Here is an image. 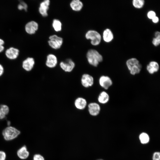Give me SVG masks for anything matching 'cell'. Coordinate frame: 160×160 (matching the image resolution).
Returning <instances> with one entry per match:
<instances>
[{"label": "cell", "mask_w": 160, "mask_h": 160, "mask_svg": "<svg viewBox=\"0 0 160 160\" xmlns=\"http://www.w3.org/2000/svg\"><path fill=\"white\" fill-rule=\"evenodd\" d=\"M35 64L34 59L32 57H28L23 61L22 67L25 71H30L33 69Z\"/></svg>", "instance_id": "cell-13"}, {"label": "cell", "mask_w": 160, "mask_h": 160, "mask_svg": "<svg viewBox=\"0 0 160 160\" xmlns=\"http://www.w3.org/2000/svg\"><path fill=\"white\" fill-rule=\"evenodd\" d=\"M50 1L49 0H45L41 2L39 8V12L40 14L43 17L48 16V11L49 8Z\"/></svg>", "instance_id": "cell-11"}, {"label": "cell", "mask_w": 160, "mask_h": 160, "mask_svg": "<svg viewBox=\"0 0 160 160\" xmlns=\"http://www.w3.org/2000/svg\"><path fill=\"white\" fill-rule=\"evenodd\" d=\"M52 26L56 32H59L61 31L62 24L61 21L58 19H54L53 20Z\"/></svg>", "instance_id": "cell-22"}, {"label": "cell", "mask_w": 160, "mask_h": 160, "mask_svg": "<svg viewBox=\"0 0 160 160\" xmlns=\"http://www.w3.org/2000/svg\"><path fill=\"white\" fill-rule=\"evenodd\" d=\"M6 116L0 110V119L2 120L4 119Z\"/></svg>", "instance_id": "cell-33"}, {"label": "cell", "mask_w": 160, "mask_h": 160, "mask_svg": "<svg viewBox=\"0 0 160 160\" xmlns=\"http://www.w3.org/2000/svg\"><path fill=\"white\" fill-rule=\"evenodd\" d=\"M82 85L84 87L87 88L92 87L94 83V79L93 76L87 73L83 74L81 79Z\"/></svg>", "instance_id": "cell-7"}, {"label": "cell", "mask_w": 160, "mask_h": 160, "mask_svg": "<svg viewBox=\"0 0 160 160\" xmlns=\"http://www.w3.org/2000/svg\"><path fill=\"white\" fill-rule=\"evenodd\" d=\"M4 72V68L3 66L0 63V77L3 74Z\"/></svg>", "instance_id": "cell-31"}, {"label": "cell", "mask_w": 160, "mask_h": 160, "mask_svg": "<svg viewBox=\"0 0 160 160\" xmlns=\"http://www.w3.org/2000/svg\"><path fill=\"white\" fill-rule=\"evenodd\" d=\"M27 4L24 1H20V3L17 5V8L20 10H24L27 11L28 9Z\"/></svg>", "instance_id": "cell-24"}, {"label": "cell", "mask_w": 160, "mask_h": 160, "mask_svg": "<svg viewBox=\"0 0 160 160\" xmlns=\"http://www.w3.org/2000/svg\"><path fill=\"white\" fill-rule=\"evenodd\" d=\"M86 57L89 63L95 67L103 60L102 55L97 51L92 49L88 50L86 54Z\"/></svg>", "instance_id": "cell-1"}, {"label": "cell", "mask_w": 160, "mask_h": 160, "mask_svg": "<svg viewBox=\"0 0 160 160\" xmlns=\"http://www.w3.org/2000/svg\"><path fill=\"white\" fill-rule=\"evenodd\" d=\"M4 49V45L0 46V53L2 52Z\"/></svg>", "instance_id": "cell-35"}, {"label": "cell", "mask_w": 160, "mask_h": 160, "mask_svg": "<svg viewBox=\"0 0 160 160\" xmlns=\"http://www.w3.org/2000/svg\"><path fill=\"white\" fill-rule=\"evenodd\" d=\"M152 20L153 23H157L159 21V18L158 17L156 16L152 19Z\"/></svg>", "instance_id": "cell-32"}, {"label": "cell", "mask_w": 160, "mask_h": 160, "mask_svg": "<svg viewBox=\"0 0 160 160\" xmlns=\"http://www.w3.org/2000/svg\"><path fill=\"white\" fill-rule=\"evenodd\" d=\"M49 40L48 41L49 45L55 49H60L63 42V39L55 34L49 36Z\"/></svg>", "instance_id": "cell-5"}, {"label": "cell", "mask_w": 160, "mask_h": 160, "mask_svg": "<svg viewBox=\"0 0 160 160\" xmlns=\"http://www.w3.org/2000/svg\"><path fill=\"white\" fill-rule=\"evenodd\" d=\"M139 138L140 143L142 144H146L148 143L150 140L149 135L145 132L141 133L139 135Z\"/></svg>", "instance_id": "cell-21"}, {"label": "cell", "mask_w": 160, "mask_h": 160, "mask_svg": "<svg viewBox=\"0 0 160 160\" xmlns=\"http://www.w3.org/2000/svg\"><path fill=\"white\" fill-rule=\"evenodd\" d=\"M20 133V131L17 129L10 126H7L4 129L2 132V135L5 140L9 141L16 138Z\"/></svg>", "instance_id": "cell-3"}, {"label": "cell", "mask_w": 160, "mask_h": 160, "mask_svg": "<svg viewBox=\"0 0 160 160\" xmlns=\"http://www.w3.org/2000/svg\"><path fill=\"white\" fill-rule=\"evenodd\" d=\"M85 37L91 40V44L94 46L98 45L101 41V36L97 31L94 30L88 31L86 33Z\"/></svg>", "instance_id": "cell-4"}, {"label": "cell", "mask_w": 160, "mask_h": 160, "mask_svg": "<svg viewBox=\"0 0 160 160\" xmlns=\"http://www.w3.org/2000/svg\"><path fill=\"white\" fill-rule=\"evenodd\" d=\"M74 105L76 109L81 110L85 108L87 103L85 99L82 97H79L75 100Z\"/></svg>", "instance_id": "cell-15"}, {"label": "cell", "mask_w": 160, "mask_h": 160, "mask_svg": "<svg viewBox=\"0 0 160 160\" xmlns=\"http://www.w3.org/2000/svg\"><path fill=\"white\" fill-rule=\"evenodd\" d=\"M103 38L104 41L106 42H109L113 39V36L111 31L108 28H107L103 31Z\"/></svg>", "instance_id": "cell-20"}, {"label": "cell", "mask_w": 160, "mask_h": 160, "mask_svg": "<svg viewBox=\"0 0 160 160\" xmlns=\"http://www.w3.org/2000/svg\"><path fill=\"white\" fill-rule=\"evenodd\" d=\"M7 123L8 126H10L11 124V122L10 121H7Z\"/></svg>", "instance_id": "cell-37"}, {"label": "cell", "mask_w": 160, "mask_h": 160, "mask_svg": "<svg viewBox=\"0 0 160 160\" xmlns=\"http://www.w3.org/2000/svg\"><path fill=\"white\" fill-rule=\"evenodd\" d=\"M100 86L105 89H108L113 84V82L111 78L108 76L103 75L99 79Z\"/></svg>", "instance_id": "cell-9"}, {"label": "cell", "mask_w": 160, "mask_h": 160, "mask_svg": "<svg viewBox=\"0 0 160 160\" xmlns=\"http://www.w3.org/2000/svg\"><path fill=\"white\" fill-rule=\"evenodd\" d=\"M59 65L62 70L68 73L72 71L75 66V63L70 58L67 59L65 61H61Z\"/></svg>", "instance_id": "cell-6"}, {"label": "cell", "mask_w": 160, "mask_h": 160, "mask_svg": "<svg viewBox=\"0 0 160 160\" xmlns=\"http://www.w3.org/2000/svg\"><path fill=\"white\" fill-rule=\"evenodd\" d=\"M57 62L56 56L54 54H48L47 57L45 65L49 68H53L56 66Z\"/></svg>", "instance_id": "cell-14"}, {"label": "cell", "mask_w": 160, "mask_h": 160, "mask_svg": "<svg viewBox=\"0 0 160 160\" xmlns=\"http://www.w3.org/2000/svg\"><path fill=\"white\" fill-rule=\"evenodd\" d=\"M39 28V25L36 22L32 20L25 25V29L27 33L32 35L35 33Z\"/></svg>", "instance_id": "cell-8"}, {"label": "cell", "mask_w": 160, "mask_h": 160, "mask_svg": "<svg viewBox=\"0 0 160 160\" xmlns=\"http://www.w3.org/2000/svg\"><path fill=\"white\" fill-rule=\"evenodd\" d=\"M155 37H160V33L159 31H156L155 33Z\"/></svg>", "instance_id": "cell-34"}, {"label": "cell", "mask_w": 160, "mask_h": 160, "mask_svg": "<svg viewBox=\"0 0 160 160\" xmlns=\"http://www.w3.org/2000/svg\"><path fill=\"white\" fill-rule=\"evenodd\" d=\"M0 110L6 115H7L9 111V107L5 104L0 105Z\"/></svg>", "instance_id": "cell-25"}, {"label": "cell", "mask_w": 160, "mask_h": 160, "mask_svg": "<svg viewBox=\"0 0 160 160\" xmlns=\"http://www.w3.org/2000/svg\"><path fill=\"white\" fill-rule=\"evenodd\" d=\"M6 154L5 152L2 151H0V160H6Z\"/></svg>", "instance_id": "cell-30"}, {"label": "cell", "mask_w": 160, "mask_h": 160, "mask_svg": "<svg viewBox=\"0 0 160 160\" xmlns=\"http://www.w3.org/2000/svg\"><path fill=\"white\" fill-rule=\"evenodd\" d=\"M126 64L130 73L132 75L138 74L141 71L142 65L136 58H132L129 59L127 61Z\"/></svg>", "instance_id": "cell-2"}, {"label": "cell", "mask_w": 160, "mask_h": 160, "mask_svg": "<svg viewBox=\"0 0 160 160\" xmlns=\"http://www.w3.org/2000/svg\"><path fill=\"white\" fill-rule=\"evenodd\" d=\"M153 44L155 46H157L160 44V37H155L152 40Z\"/></svg>", "instance_id": "cell-26"}, {"label": "cell", "mask_w": 160, "mask_h": 160, "mask_svg": "<svg viewBox=\"0 0 160 160\" xmlns=\"http://www.w3.org/2000/svg\"><path fill=\"white\" fill-rule=\"evenodd\" d=\"M33 160H45L44 157L39 154H35L33 157Z\"/></svg>", "instance_id": "cell-28"}, {"label": "cell", "mask_w": 160, "mask_h": 160, "mask_svg": "<svg viewBox=\"0 0 160 160\" xmlns=\"http://www.w3.org/2000/svg\"><path fill=\"white\" fill-rule=\"evenodd\" d=\"M159 68V64L155 61H151L146 66L147 71L151 74H153L157 72Z\"/></svg>", "instance_id": "cell-16"}, {"label": "cell", "mask_w": 160, "mask_h": 160, "mask_svg": "<svg viewBox=\"0 0 160 160\" xmlns=\"http://www.w3.org/2000/svg\"><path fill=\"white\" fill-rule=\"evenodd\" d=\"M83 6V3L79 0H72L70 3V6L73 11L76 12L80 11Z\"/></svg>", "instance_id": "cell-18"}, {"label": "cell", "mask_w": 160, "mask_h": 160, "mask_svg": "<svg viewBox=\"0 0 160 160\" xmlns=\"http://www.w3.org/2000/svg\"><path fill=\"white\" fill-rule=\"evenodd\" d=\"M4 44V40L1 39L0 38V46L3 45Z\"/></svg>", "instance_id": "cell-36"}, {"label": "cell", "mask_w": 160, "mask_h": 160, "mask_svg": "<svg viewBox=\"0 0 160 160\" xmlns=\"http://www.w3.org/2000/svg\"><path fill=\"white\" fill-rule=\"evenodd\" d=\"M18 157L21 159H27L29 156V153L25 145H23L17 151Z\"/></svg>", "instance_id": "cell-17"}, {"label": "cell", "mask_w": 160, "mask_h": 160, "mask_svg": "<svg viewBox=\"0 0 160 160\" xmlns=\"http://www.w3.org/2000/svg\"><path fill=\"white\" fill-rule=\"evenodd\" d=\"M19 52V50L17 48L11 47L6 49L5 52V55L9 59L14 60L18 57Z\"/></svg>", "instance_id": "cell-12"}, {"label": "cell", "mask_w": 160, "mask_h": 160, "mask_svg": "<svg viewBox=\"0 0 160 160\" xmlns=\"http://www.w3.org/2000/svg\"><path fill=\"white\" fill-rule=\"evenodd\" d=\"M96 160H103V159H97Z\"/></svg>", "instance_id": "cell-38"}, {"label": "cell", "mask_w": 160, "mask_h": 160, "mask_svg": "<svg viewBox=\"0 0 160 160\" xmlns=\"http://www.w3.org/2000/svg\"><path fill=\"white\" fill-rule=\"evenodd\" d=\"M110 97L108 94L105 91H103L99 94L97 100L99 103L101 104H105L108 102Z\"/></svg>", "instance_id": "cell-19"}, {"label": "cell", "mask_w": 160, "mask_h": 160, "mask_svg": "<svg viewBox=\"0 0 160 160\" xmlns=\"http://www.w3.org/2000/svg\"><path fill=\"white\" fill-rule=\"evenodd\" d=\"M147 16L149 19L151 20L156 16L155 12L151 10L149 11L148 12Z\"/></svg>", "instance_id": "cell-29"}, {"label": "cell", "mask_w": 160, "mask_h": 160, "mask_svg": "<svg viewBox=\"0 0 160 160\" xmlns=\"http://www.w3.org/2000/svg\"><path fill=\"white\" fill-rule=\"evenodd\" d=\"M132 3L133 5L135 7L140 9L144 6L145 1L143 0H133Z\"/></svg>", "instance_id": "cell-23"}, {"label": "cell", "mask_w": 160, "mask_h": 160, "mask_svg": "<svg viewBox=\"0 0 160 160\" xmlns=\"http://www.w3.org/2000/svg\"><path fill=\"white\" fill-rule=\"evenodd\" d=\"M152 160H160V152L159 151H156L153 153V154Z\"/></svg>", "instance_id": "cell-27"}, {"label": "cell", "mask_w": 160, "mask_h": 160, "mask_svg": "<svg viewBox=\"0 0 160 160\" xmlns=\"http://www.w3.org/2000/svg\"><path fill=\"white\" fill-rule=\"evenodd\" d=\"M88 110L89 114L92 116H96L100 113L101 108L100 105L97 103L92 102L87 105Z\"/></svg>", "instance_id": "cell-10"}]
</instances>
